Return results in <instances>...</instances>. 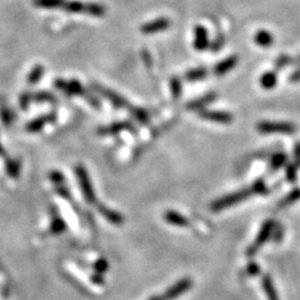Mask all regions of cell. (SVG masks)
<instances>
[{"label":"cell","instance_id":"obj_34","mask_svg":"<svg viewBox=\"0 0 300 300\" xmlns=\"http://www.w3.org/2000/svg\"><path fill=\"white\" fill-rule=\"evenodd\" d=\"M31 96L29 94H23L21 97H20V100H19V103H20V106L22 109H26L28 107L29 103H30L31 100Z\"/></svg>","mask_w":300,"mask_h":300},{"label":"cell","instance_id":"obj_10","mask_svg":"<svg viewBox=\"0 0 300 300\" xmlns=\"http://www.w3.org/2000/svg\"><path fill=\"white\" fill-rule=\"evenodd\" d=\"M193 47L197 50L202 51L209 48V38H208V31L204 26H197L195 28V40H193Z\"/></svg>","mask_w":300,"mask_h":300},{"label":"cell","instance_id":"obj_15","mask_svg":"<svg viewBox=\"0 0 300 300\" xmlns=\"http://www.w3.org/2000/svg\"><path fill=\"white\" fill-rule=\"evenodd\" d=\"M99 211H100V214L103 215L105 218L107 219L109 222H111L113 225H116V226L123 225L124 217L120 214H118V212L110 210L107 207H104V206H99Z\"/></svg>","mask_w":300,"mask_h":300},{"label":"cell","instance_id":"obj_31","mask_svg":"<svg viewBox=\"0 0 300 300\" xmlns=\"http://www.w3.org/2000/svg\"><path fill=\"white\" fill-rule=\"evenodd\" d=\"M32 99L33 100H36V101H55L56 99H55V96H52L51 94H49V93H43V91H41V93H38V94H36L35 96L32 97Z\"/></svg>","mask_w":300,"mask_h":300},{"label":"cell","instance_id":"obj_18","mask_svg":"<svg viewBox=\"0 0 300 300\" xmlns=\"http://www.w3.org/2000/svg\"><path fill=\"white\" fill-rule=\"evenodd\" d=\"M207 75H208V69L204 68V67H199V68H195V69L187 71L185 75V78L188 81L195 82V81H199V80L205 79Z\"/></svg>","mask_w":300,"mask_h":300},{"label":"cell","instance_id":"obj_40","mask_svg":"<svg viewBox=\"0 0 300 300\" xmlns=\"http://www.w3.org/2000/svg\"><path fill=\"white\" fill-rule=\"evenodd\" d=\"M143 59L145 60V62H146V65H147V66L151 65V56H150V54H148L147 51H144V54H143Z\"/></svg>","mask_w":300,"mask_h":300},{"label":"cell","instance_id":"obj_6","mask_svg":"<svg viewBox=\"0 0 300 300\" xmlns=\"http://www.w3.org/2000/svg\"><path fill=\"white\" fill-rule=\"evenodd\" d=\"M55 86L58 89L65 91L68 95H86V90L78 80L72 79L70 81H66L64 79H57L55 81Z\"/></svg>","mask_w":300,"mask_h":300},{"label":"cell","instance_id":"obj_21","mask_svg":"<svg viewBox=\"0 0 300 300\" xmlns=\"http://www.w3.org/2000/svg\"><path fill=\"white\" fill-rule=\"evenodd\" d=\"M35 6L43 9H57L62 8L65 0H35Z\"/></svg>","mask_w":300,"mask_h":300},{"label":"cell","instance_id":"obj_2","mask_svg":"<svg viewBox=\"0 0 300 300\" xmlns=\"http://www.w3.org/2000/svg\"><path fill=\"white\" fill-rule=\"evenodd\" d=\"M257 130L261 134H283L290 135L296 132V127L289 123L261 122L257 125Z\"/></svg>","mask_w":300,"mask_h":300},{"label":"cell","instance_id":"obj_36","mask_svg":"<svg viewBox=\"0 0 300 300\" xmlns=\"http://www.w3.org/2000/svg\"><path fill=\"white\" fill-rule=\"evenodd\" d=\"M107 268H108V264H107V261H106V260L101 259V260L98 261V263L96 264V269H97V270H99L100 273L105 272V270L107 269Z\"/></svg>","mask_w":300,"mask_h":300},{"label":"cell","instance_id":"obj_26","mask_svg":"<svg viewBox=\"0 0 300 300\" xmlns=\"http://www.w3.org/2000/svg\"><path fill=\"white\" fill-rule=\"evenodd\" d=\"M170 89H171V95L173 99L177 100L180 98L181 93H182V85L181 80L178 77H172L170 79Z\"/></svg>","mask_w":300,"mask_h":300},{"label":"cell","instance_id":"obj_19","mask_svg":"<svg viewBox=\"0 0 300 300\" xmlns=\"http://www.w3.org/2000/svg\"><path fill=\"white\" fill-rule=\"evenodd\" d=\"M85 12L90 14V16H95V17H101L106 13V7L101 3H97V2H89L86 3V9Z\"/></svg>","mask_w":300,"mask_h":300},{"label":"cell","instance_id":"obj_29","mask_svg":"<svg viewBox=\"0 0 300 300\" xmlns=\"http://www.w3.org/2000/svg\"><path fill=\"white\" fill-rule=\"evenodd\" d=\"M287 160V156L283 152H278L274 154V157L272 159V167L273 169H279L280 167H283L285 163H286Z\"/></svg>","mask_w":300,"mask_h":300},{"label":"cell","instance_id":"obj_38","mask_svg":"<svg viewBox=\"0 0 300 300\" xmlns=\"http://www.w3.org/2000/svg\"><path fill=\"white\" fill-rule=\"evenodd\" d=\"M289 81L290 82H299L300 81V67L299 68L296 70V71H294L292 75L289 76Z\"/></svg>","mask_w":300,"mask_h":300},{"label":"cell","instance_id":"obj_27","mask_svg":"<svg viewBox=\"0 0 300 300\" xmlns=\"http://www.w3.org/2000/svg\"><path fill=\"white\" fill-rule=\"evenodd\" d=\"M294 58H292L288 55H280L278 57V59L275 62V68L277 70H282L284 68H286L287 66L293 65Z\"/></svg>","mask_w":300,"mask_h":300},{"label":"cell","instance_id":"obj_30","mask_svg":"<svg viewBox=\"0 0 300 300\" xmlns=\"http://www.w3.org/2000/svg\"><path fill=\"white\" fill-rule=\"evenodd\" d=\"M0 116H1V119L4 124H10V111H9L8 107L3 101H1V105H0Z\"/></svg>","mask_w":300,"mask_h":300},{"label":"cell","instance_id":"obj_33","mask_svg":"<svg viewBox=\"0 0 300 300\" xmlns=\"http://www.w3.org/2000/svg\"><path fill=\"white\" fill-rule=\"evenodd\" d=\"M224 43H225L224 36H218V37H217V39L214 41V43H212V45H210L211 50H214V51L220 50L221 48H222V46H224Z\"/></svg>","mask_w":300,"mask_h":300},{"label":"cell","instance_id":"obj_41","mask_svg":"<svg viewBox=\"0 0 300 300\" xmlns=\"http://www.w3.org/2000/svg\"><path fill=\"white\" fill-rule=\"evenodd\" d=\"M294 64H299V65H300V55H299L297 58H295L294 61H293V65H294Z\"/></svg>","mask_w":300,"mask_h":300},{"label":"cell","instance_id":"obj_5","mask_svg":"<svg viewBox=\"0 0 300 300\" xmlns=\"http://www.w3.org/2000/svg\"><path fill=\"white\" fill-rule=\"evenodd\" d=\"M93 88L97 91V93H99L101 96L105 97L106 99H108L110 103L114 106H116L117 108H124L128 106L127 100H126L124 97L118 95L117 93H115L113 90L106 88V87H103L98 84H93Z\"/></svg>","mask_w":300,"mask_h":300},{"label":"cell","instance_id":"obj_7","mask_svg":"<svg viewBox=\"0 0 300 300\" xmlns=\"http://www.w3.org/2000/svg\"><path fill=\"white\" fill-rule=\"evenodd\" d=\"M200 118L209 120V122L219 123V124H230L234 120L232 115L226 111H217V110H202L199 113Z\"/></svg>","mask_w":300,"mask_h":300},{"label":"cell","instance_id":"obj_25","mask_svg":"<svg viewBox=\"0 0 300 300\" xmlns=\"http://www.w3.org/2000/svg\"><path fill=\"white\" fill-rule=\"evenodd\" d=\"M300 199V189L299 188H296L293 191H290L288 195L284 198V199L279 202V207H286L294 204L297 200Z\"/></svg>","mask_w":300,"mask_h":300},{"label":"cell","instance_id":"obj_32","mask_svg":"<svg viewBox=\"0 0 300 300\" xmlns=\"http://www.w3.org/2000/svg\"><path fill=\"white\" fill-rule=\"evenodd\" d=\"M286 176H287L289 181L296 180V177H297V166H296V164H295V163L289 164V166L287 167V170H286Z\"/></svg>","mask_w":300,"mask_h":300},{"label":"cell","instance_id":"obj_3","mask_svg":"<svg viewBox=\"0 0 300 300\" xmlns=\"http://www.w3.org/2000/svg\"><path fill=\"white\" fill-rule=\"evenodd\" d=\"M273 229H274V221L273 220L265 221L264 225L261 226L258 236L256 237L254 244L251 245L249 247V248H248V251H247V254L250 255V256H253V255H255L256 253H257L260 247L263 246L266 243V241H267L269 239V237H270V235H272V232H273Z\"/></svg>","mask_w":300,"mask_h":300},{"label":"cell","instance_id":"obj_1","mask_svg":"<svg viewBox=\"0 0 300 300\" xmlns=\"http://www.w3.org/2000/svg\"><path fill=\"white\" fill-rule=\"evenodd\" d=\"M254 189L253 188H246V189H241L236 192L229 193L225 197H221L219 199L215 200L211 204V209L215 211H219V210H224L227 209V208L235 206L239 202L246 200L247 198H249L251 195H254Z\"/></svg>","mask_w":300,"mask_h":300},{"label":"cell","instance_id":"obj_28","mask_svg":"<svg viewBox=\"0 0 300 300\" xmlns=\"http://www.w3.org/2000/svg\"><path fill=\"white\" fill-rule=\"evenodd\" d=\"M130 111H132V114L134 115V117L136 118L137 120H139L140 123L143 124H147L149 120V116L148 113L143 108H138V107H133L130 108Z\"/></svg>","mask_w":300,"mask_h":300},{"label":"cell","instance_id":"obj_9","mask_svg":"<svg viewBox=\"0 0 300 300\" xmlns=\"http://www.w3.org/2000/svg\"><path fill=\"white\" fill-rule=\"evenodd\" d=\"M77 175H78L80 185L82 187V191H84V195L86 197L87 201L93 202L95 200V193L93 188H91V183L88 178V175H87V172L85 171V169L82 167H78L77 169Z\"/></svg>","mask_w":300,"mask_h":300},{"label":"cell","instance_id":"obj_39","mask_svg":"<svg viewBox=\"0 0 300 300\" xmlns=\"http://www.w3.org/2000/svg\"><path fill=\"white\" fill-rule=\"evenodd\" d=\"M295 164H300V144H297L295 147Z\"/></svg>","mask_w":300,"mask_h":300},{"label":"cell","instance_id":"obj_13","mask_svg":"<svg viewBox=\"0 0 300 300\" xmlns=\"http://www.w3.org/2000/svg\"><path fill=\"white\" fill-rule=\"evenodd\" d=\"M217 98V94L216 93H208L205 96H202L201 98L197 99V100H192L189 104L187 105V108L189 110H199L205 108L207 105L211 104L212 101H215Z\"/></svg>","mask_w":300,"mask_h":300},{"label":"cell","instance_id":"obj_16","mask_svg":"<svg viewBox=\"0 0 300 300\" xmlns=\"http://www.w3.org/2000/svg\"><path fill=\"white\" fill-rule=\"evenodd\" d=\"M277 82H278V77L275 71L265 72L260 78V85L266 90L274 89L275 87L277 86Z\"/></svg>","mask_w":300,"mask_h":300},{"label":"cell","instance_id":"obj_24","mask_svg":"<svg viewBox=\"0 0 300 300\" xmlns=\"http://www.w3.org/2000/svg\"><path fill=\"white\" fill-rule=\"evenodd\" d=\"M52 119H54V115L43 116V117L33 120L32 123L29 124L28 125V130H29V132H36V130H39L43 127V125L51 122Z\"/></svg>","mask_w":300,"mask_h":300},{"label":"cell","instance_id":"obj_42","mask_svg":"<svg viewBox=\"0 0 300 300\" xmlns=\"http://www.w3.org/2000/svg\"><path fill=\"white\" fill-rule=\"evenodd\" d=\"M148 300H161V298H160V297H158V296H153V297H151V298H149Z\"/></svg>","mask_w":300,"mask_h":300},{"label":"cell","instance_id":"obj_8","mask_svg":"<svg viewBox=\"0 0 300 300\" xmlns=\"http://www.w3.org/2000/svg\"><path fill=\"white\" fill-rule=\"evenodd\" d=\"M169 26H170V20L162 17L156 19V20L145 23V25H143L142 28H140V30H142V32L145 33V35H151V33L167 30Z\"/></svg>","mask_w":300,"mask_h":300},{"label":"cell","instance_id":"obj_23","mask_svg":"<svg viewBox=\"0 0 300 300\" xmlns=\"http://www.w3.org/2000/svg\"><path fill=\"white\" fill-rule=\"evenodd\" d=\"M43 71H45V68H43V66L41 65H36L33 68L31 69V71L29 72L27 81L29 85H35L37 84L38 81L40 80V78L43 75Z\"/></svg>","mask_w":300,"mask_h":300},{"label":"cell","instance_id":"obj_12","mask_svg":"<svg viewBox=\"0 0 300 300\" xmlns=\"http://www.w3.org/2000/svg\"><path fill=\"white\" fill-rule=\"evenodd\" d=\"M163 218L168 222V224H170L172 226L187 227L188 225H189V220H188L186 217H183L181 214H179V212L173 211V210H168L164 212Z\"/></svg>","mask_w":300,"mask_h":300},{"label":"cell","instance_id":"obj_35","mask_svg":"<svg viewBox=\"0 0 300 300\" xmlns=\"http://www.w3.org/2000/svg\"><path fill=\"white\" fill-rule=\"evenodd\" d=\"M251 188H253L254 189V192L255 193H260V192H263L264 190H265V183L263 182V181H256L255 182V185H253L251 186Z\"/></svg>","mask_w":300,"mask_h":300},{"label":"cell","instance_id":"obj_11","mask_svg":"<svg viewBox=\"0 0 300 300\" xmlns=\"http://www.w3.org/2000/svg\"><path fill=\"white\" fill-rule=\"evenodd\" d=\"M237 62H238V57L237 56H230L227 57L226 59L219 61L218 64L215 66L214 72L216 76H224L226 74H228L230 70H232L237 66Z\"/></svg>","mask_w":300,"mask_h":300},{"label":"cell","instance_id":"obj_14","mask_svg":"<svg viewBox=\"0 0 300 300\" xmlns=\"http://www.w3.org/2000/svg\"><path fill=\"white\" fill-rule=\"evenodd\" d=\"M261 285H263V289L268 300H279L277 290H276L273 280L268 275L264 276L263 280H261Z\"/></svg>","mask_w":300,"mask_h":300},{"label":"cell","instance_id":"obj_22","mask_svg":"<svg viewBox=\"0 0 300 300\" xmlns=\"http://www.w3.org/2000/svg\"><path fill=\"white\" fill-rule=\"evenodd\" d=\"M124 129H130V124L129 123H117V124H113L109 127H106L100 129L99 132L103 135H114L117 134L119 132H122Z\"/></svg>","mask_w":300,"mask_h":300},{"label":"cell","instance_id":"obj_20","mask_svg":"<svg viewBox=\"0 0 300 300\" xmlns=\"http://www.w3.org/2000/svg\"><path fill=\"white\" fill-rule=\"evenodd\" d=\"M61 9H64L65 11L71 12V13L85 12L86 3L81 2V1H77V0H74V1H66L65 0V3Z\"/></svg>","mask_w":300,"mask_h":300},{"label":"cell","instance_id":"obj_37","mask_svg":"<svg viewBox=\"0 0 300 300\" xmlns=\"http://www.w3.org/2000/svg\"><path fill=\"white\" fill-rule=\"evenodd\" d=\"M248 273L253 276L258 275L260 273V268L257 264H250L248 265Z\"/></svg>","mask_w":300,"mask_h":300},{"label":"cell","instance_id":"obj_4","mask_svg":"<svg viewBox=\"0 0 300 300\" xmlns=\"http://www.w3.org/2000/svg\"><path fill=\"white\" fill-rule=\"evenodd\" d=\"M192 286V280L190 278H183L177 282L173 286L169 288L166 293L163 294L162 300H173L180 297L183 293L189 290Z\"/></svg>","mask_w":300,"mask_h":300},{"label":"cell","instance_id":"obj_17","mask_svg":"<svg viewBox=\"0 0 300 300\" xmlns=\"http://www.w3.org/2000/svg\"><path fill=\"white\" fill-rule=\"evenodd\" d=\"M255 42L260 47L267 48L273 45L274 37L272 33L267 30H259L258 32H256L255 35Z\"/></svg>","mask_w":300,"mask_h":300}]
</instances>
